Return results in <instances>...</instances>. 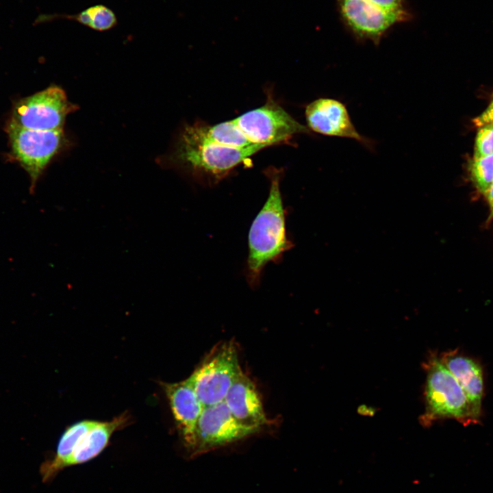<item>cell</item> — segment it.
<instances>
[{
    "instance_id": "4",
    "label": "cell",
    "mask_w": 493,
    "mask_h": 493,
    "mask_svg": "<svg viewBox=\"0 0 493 493\" xmlns=\"http://www.w3.org/2000/svg\"><path fill=\"white\" fill-rule=\"evenodd\" d=\"M241 372L237 346L229 340L215 345L190 377L199 399L206 407L223 401Z\"/></svg>"
},
{
    "instance_id": "20",
    "label": "cell",
    "mask_w": 493,
    "mask_h": 493,
    "mask_svg": "<svg viewBox=\"0 0 493 493\" xmlns=\"http://www.w3.org/2000/svg\"><path fill=\"white\" fill-rule=\"evenodd\" d=\"M378 7L392 12L409 17L412 14L407 9L405 0H367Z\"/></svg>"
},
{
    "instance_id": "5",
    "label": "cell",
    "mask_w": 493,
    "mask_h": 493,
    "mask_svg": "<svg viewBox=\"0 0 493 493\" xmlns=\"http://www.w3.org/2000/svg\"><path fill=\"white\" fill-rule=\"evenodd\" d=\"M7 131L13 155L29 175L32 192L44 169L63 147V131L31 129L10 122Z\"/></svg>"
},
{
    "instance_id": "12",
    "label": "cell",
    "mask_w": 493,
    "mask_h": 493,
    "mask_svg": "<svg viewBox=\"0 0 493 493\" xmlns=\"http://www.w3.org/2000/svg\"><path fill=\"white\" fill-rule=\"evenodd\" d=\"M439 357L465 393L478 423L484 396L483 372L480 363L457 350L444 352Z\"/></svg>"
},
{
    "instance_id": "8",
    "label": "cell",
    "mask_w": 493,
    "mask_h": 493,
    "mask_svg": "<svg viewBox=\"0 0 493 493\" xmlns=\"http://www.w3.org/2000/svg\"><path fill=\"white\" fill-rule=\"evenodd\" d=\"M258 431L239 422L223 401L204 407L188 451L192 456L199 455L241 440Z\"/></svg>"
},
{
    "instance_id": "18",
    "label": "cell",
    "mask_w": 493,
    "mask_h": 493,
    "mask_svg": "<svg viewBox=\"0 0 493 493\" xmlns=\"http://www.w3.org/2000/svg\"><path fill=\"white\" fill-rule=\"evenodd\" d=\"M470 172L475 186L485 194L493 183V154L473 159Z\"/></svg>"
},
{
    "instance_id": "19",
    "label": "cell",
    "mask_w": 493,
    "mask_h": 493,
    "mask_svg": "<svg viewBox=\"0 0 493 493\" xmlns=\"http://www.w3.org/2000/svg\"><path fill=\"white\" fill-rule=\"evenodd\" d=\"M493 154V122L480 127L478 131L474 159Z\"/></svg>"
},
{
    "instance_id": "2",
    "label": "cell",
    "mask_w": 493,
    "mask_h": 493,
    "mask_svg": "<svg viewBox=\"0 0 493 493\" xmlns=\"http://www.w3.org/2000/svg\"><path fill=\"white\" fill-rule=\"evenodd\" d=\"M264 147L252 144L238 149L218 144L207 139L197 123L183 131L176 155L179 162L193 173L218 180Z\"/></svg>"
},
{
    "instance_id": "14",
    "label": "cell",
    "mask_w": 493,
    "mask_h": 493,
    "mask_svg": "<svg viewBox=\"0 0 493 493\" xmlns=\"http://www.w3.org/2000/svg\"><path fill=\"white\" fill-rule=\"evenodd\" d=\"M129 416L123 414L108 422H98L79 440L68 462V466L88 462L106 447L113 433L125 426Z\"/></svg>"
},
{
    "instance_id": "22",
    "label": "cell",
    "mask_w": 493,
    "mask_h": 493,
    "mask_svg": "<svg viewBox=\"0 0 493 493\" xmlns=\"http://www.w3.org/2000/svg\"><path fill=\"white\" fill-rule=\"evenodd\" d=\"M484 195L488 200L490 207V215L488 221L490 222L493 219V183Z\"/></svg>"
},
{
    "instance_id": "10",
    "label": "cell",
    "mask_w": 493,
    "mask_h": 493,
    "mask_svg": "<svg viewBox=\"0 0 493 493\" xmlns=\"http://www.w3.org/2000/svg\"><path fill=\"white\" fill-rule=\"evenodd\" d=\"M308 127L318 134L357 141L372 151L375 142L362 135L353 123L344 103L332 98H319L309 103L305 108Z\"/></svg>"
},
{
    "instance_id": "9",
    "label": "cell",
    "mask_w": 493,
    "mask_h": 493,
    "mask_svg": "<svg viewBox=\"0 0 493 493\" xmlns=\"http://www.w3.org/2000/svg\"><path fill=\"white\" fill-rule=\"evenodd\" d=\"M342 21L359 41L379 45L395 25L409 21L412 17L386 11L367 0H337Z\"/></svg>"
},
{
    "instance_id": "16",
    "label": "cell",
    "mask_w": 493,
    "mask_h": 493,
    "mask_svg": "<svg viewBox=\"0 0 493 493\" xmlns=\"http://www.w3.org/2000/svg\"><path fill=\"white\" fill-rule=\"evenodd\" d=\"M199 125L204 136L218 144L238 149L254 144L240 130L234 119L212 126L203 124Z\"/></svg>"
},
{
    "instance_id": "11",
    "label": "cell",
    "mask_w": 493,
    "mask_h": 493,
    "mask_svg": "<svg viewBox=\"0 0 493 493\" xmlns=\"http://www.w3.org/2000/svg\"><path fill=\"white\" fill-rule=\"evenodd\" d=\"M163 388L182 440L187 448L192 444L198 420L205 407L189 377L177 383H163Z\"/></svg>"
},
{
    "instance_id": "1",
    "label": "cell",
    "mask_w": 493,
    "mask_h": 493,
    "mask_svg": "<svg viewBox=\"0 0 493 493\" xmlns=\"http://www.w3.org/2000/svg\"><path fill=\"white\" fill-rule=\"evenodd\" d=\"M267 175L270 182L269 194L249 233L246 279L251 288L260 284L265 266L270 262H278L292 246L286 236L280 175L276 170H268Z\"/></svg>"
},
{
    "instance_id": "21",
    "label": "cell",
    "mask_w": 493,
    "mask_h": 493,
    "mask_svg": "<svg viewBox=\"0 0 493 493\" xmlns=\"http://www.w3.org/2000/svg\"><path fill=\"white\" fill-rule=\"evenodd\" d=\"M474 122L479 127L493 122V101L487 110L480 116L477 117Z\"/></svg>"
},
{
    "instance_id": "7",
    "label": "cell",
    "mask_w": 493,
    "mask_h": 493,
    "mask_svg": "<svg viewBox=\"0 0 493 493\" xmlns=\"http://www.w3.org/2000/svg\"><path fill=\"white\" fill-rule=\"evenodd\" d=\"M77 109L62 88L51 86L19 101L10 122L31 129H62L67 115Z\"/></svg>"
},
{
    "instance_id": "13",
    "label": "cell",
    "mask_w": 493,
    "mask_h": 493,
    "mask_svg": "<svg viewBox=\"0 0 493 493\" xmlns=\"http://www.w3.org/2000/svg\"><path fill=\"white\" fill-rule=\"evenodd\" d=\"M224 402L233 416L246 427L260 431L268 422L254 383L242 371L231 384Z\"/></svg>"
},
{
    "instance_id": "3",
    "label": "cell",
    "mask_w": 493,
    "mask_h": 493,
    "mask_svg": "<svg viewBox=\"0 0 493 493\" xmlns=\"http://www.w3.org/2000/svg\"><path fill=\"white\" fill-rule=\"evenodd\" d=\"M424 368L427 377L422 423L427 426L438 420L453 419L464 426L477 424L465 393L440 357L431 354Z\"/></svg>"
},
{
    "instance_id": "17",
    "label": "cell",
    "mask_w": 493,
    "mask_h": 493,
    "mask_svg": "<svg viewBox=\"0 0 493 493\" xmlns=\"http://www.w3.org/2000/svg\"><path fill=\"white\" fill-rule=\"evenodd\" d=\"M61 18L77 22L99 31L111 29L118 23L113 10L102 4L90 6L77 14H64Z\"/></svg>"
},
{
    "instance_id": "6",
    "label": "cell",
    "mask_w": 493,
    "mask_h": 493,
    "mask_svg": "<svg viewBox=\"0 0 493 493\" xmlns=\"http://www.w3.org/2000/svg\"><path fill=\"white\" fill-rule=\"evenodd\" d=\"M234 121L252 144L266 147L309 131L271 98L262 107L248 111Z\"/></svg>"
},
{
    "instance_id": "15",
    "label": "cell",
    "mask_w": 493,
    "mask_h": 493,
    "mask_svg": "<svg viewBox=\"0 0 493 493\" xmlns=\"http://www.w3.org/2000/svg\"><path fill=\"white\" fill-rule=\"evenodd\" d=\"M97 423L94 420H83L66 429L59 440L54 457L45 462L40 467L44 482L51 480L60 471L68 467V462L79 440Z\"/></svg>"
}]
</instances>
